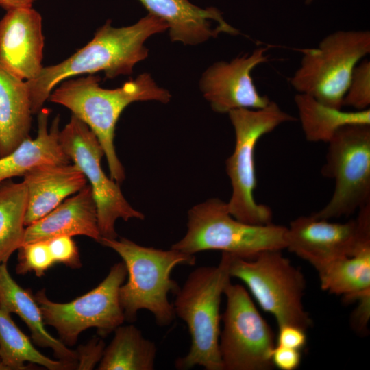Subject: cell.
Returning a JSON list of instances; mask_svg holds the SVG:
<instances>
[{"label":"cell","mask_w":370,"mask_h":370,"mask_svg":"<svg viewBox=\"0 0 370 370\" xmlns=\"http://www.w3.org/2000/svg\"><path fill=\"white\" fill-rule=\"evenodd\" d=\"M167 29L164 21L151 14L123 27H114L111 21H107L93 38L73 55L60 63L43 67L36 77L25 81L32 114H38L52 90L68 78L99 71H103L108 79L131 74L134 66L148 56L145 40Z\"/></svg>","instance_id":"cell-1"},{"label":"cell","mask_w":370,"mask_h":370,"mask_svg":"<svg viewBox=\"0 0 370 370\" xmlns=\"http://www.w3.org/2000/svg\"><path fill=\"white\" fill-rule=\"evenodd\" d=\"M100 80L99 76L93 74L66 79L52 90L49 99L70 110L93 132L104 151L110 178L119 184L125 179L114 147L115 127L121 114L133 102L155 100L166 103L171 96L148 73L139 75L115 89L101 88Z\"/></svg>","instance_id":"cell-2"},{"label":"cell","mask_w":370,"mask_h":370,"mask_svg":"<svg viewBox=\"0 0 370 370\" xmlns=\"http://www.w3.org/2000/svg\"><path fill=\"white\" fill-rule=\"evenodd\" d=\"M99 243L116 252L126 267L128 279L119 289L125 320L136 321L138 310L145 309L153 315L158 325H170L175 315L168 296L175 295L180 288L171 272L178 265H194L195 255L172 248L145 247L123 237L101 238Z\"/></svg>","instance_id":"cell-3"},{"label":"cell","mask_w":370,"mask_h":370,"mask_svg":"<svg viewBox=\"0 0 370 370\" xmlns=\"http://www.w3.org/2000/svg\"><path fill=\"white\" fill-rule=\"evenodd\" d=\"M230 254L222 252L217 266L193 270L175 294V315L184 321L190 336L188 352L175 360V367L187 370L195 366L223 370L219 352L220 305L227 285Z\"/></svg>","instance_id":"cell-4"},{"label":"cell","mask_w":370,"mask_h":370,"mask_svg":"<svg viewBox=\"0 0 370 370\" xmlns=\"http://www.w3.org/2000/svg\"><path fill=\"white\" fill-rule=\"evenodd\" d=\"M286 232V226L273 223L241 222L230 214L227 202L212 198L189 210L187 231L171 248L190 255L220 250L252 259L265 250L285 249Z\"/></svg>","instance_id":"cell-5"},{"label":"cell","mask_w":370,"mask_h":370,"mask_svg":"<svg viewBox=\"0 0 370 370\" xmlns=\"http://www.w3.org/2000/svg\"><path fill=\"white\" fill-rule=\"evenodd\" d=\"M235 133V146L225 162L226 172L232 185L227 208L236 219L248 224L272 223V210L254 199L257 181L254 153L261 137L280 125L296 119L282 110L274 101L260 109L239 108L228 113Z\"/></svg>","instance_id":"cell-6"},{"label":"cell","mask_w":370,"mask_h":370,"mask_svg":"<svg viewBox=\"0 0 370 370\" xmlns=\"http://www.w3.org/2000/svg\"><path fill=\"white\" fill-rule=\"evenodd\" d=\"M231 278L243 281L264 311L278 325H293L307 330L312 320L303 304L306 281L301 270L280 249H268L252 259L230 254Z\"/></svg>","instance_id":"cell-7"},{"label":"cell","mask_w":370,"mask_h":370,"mask_svg":"<svg viewBox=\"0 0 370 370\" xmlns=\"http://www.w3.org/2000/svg\"><path fill=\"white\" fill-rule=\"evenodd\" d=\"M300 66L290 79L297 93L342 109L353 71L370 53V32L338 30L326 36L316 48L301 50Z\"/></svg>","instance_id":"cell-8"},{"label":"cell","mask_w":370,"mask_h":370,"mask_svg":"<svg viewBox=\"0 0 370 370\" xmlns=\"http://www.w3.org/2000/svg\"><path fill=\"white\" fill-rule=\"evenodd\" d=\"M323 176L334 181L330 199L312 214L330 220L348 217L370 203V125L338 129L328 141Z\"/></svg>","instance_id":"cell-9"},{"label":"cell","mask_w":370,"mask_h":370,"mask_svg":"<svg viewBox=\"0 0 370 370\" xmlns=\"http://www.w3.org/2000/svg\"><path fill=\"white\" fill-rule=\"evenodd\" d=\"M126 277L123 262H117L97 286L71 301H52L44 289L38 291L34 298L45 323L56 330L66 345L73 346L84 330L95 328L99 336L105 337L125 321L119 289Z\"/></svg>","instance_id":"cell-10"},{"label":"cell","mask_w":370,"mask_h":370,"mask_svg":"<svg viewBox=\"0 0 370 370\" xmlns=\"http://www.w3.org/2000/svg\"><path fill=\"white\" fill-rule=\"evenodd\" d=\"M219 352L223 370H270L275 345L271 328L259 313L249 293L231 282L224 291Z\"/></svg>","instance_id":"cell-11"},{"label":"cell","mask_w":370,"mask_h":370,"mask_svg":"<svg viewBox=\"0 0 370 370\" xmlns=\"http://www.w3.org/2000/svg\"><path fill=\"white\" fill-rule=\"evenodd\" d=\"M60 144L67 156L84 173L90 186L97 205L98 225L101 238H117V219L125 221L143 220L144 214L134 209L125 198L119 184L107 177L101 160L104 151L89 127L72 115L59 135Z\"/></svg>","instance_id":"cell-12"},{"label":"cell","mask_w":370,"mask_h":370,"mask_svg":"<svg viewBox=\"0 0 370 370\" xmlns=\"http://www.w3.org/2000/svg\"><path fill=\"white\" fill-rule=\"evenodd\" d=\"M370 247V203L356 219L330 222L312 214L293 220L286 232V248L311 265L352 256Z\"/></svg>","instance_id":"cell-13"},{"label":"cell","mask_w":370,"mask_h":370,"mask_svg":"<svg viewBox=\"0 0 370 370\" xmlns=\"http://www.w3.org/2000/svg\"><path fill=\"white\" fill-rule=\"evenodd\" d=\"M267 47H258L250 54L230 62H218L204 73L200 88L212 110L228 113L239 108L260 109L270 103L267 95H260L251 75L258 65L268 61Z\"/></svg>","instance_id":"cell-14"},{"label":"cell","mask_w":370,"mask_h":370,"mask_svg":"<svg viewBox=\"0 0 370 370\" xmlns=\"http://www.w3.org/2000/svg\"><path fill=\"white\" fill-rule=\"evenodd\" d=\"M43 47L39 12L32 7L7 10L0 21V66L20 79H33L43 68Z\"/></svg>","instance_id":"cell-15"},{"label":"cell","mask_w":370,"mask_h":370,"mask_svg":"<svg viewBox=\"0 0 370 370\" xmlns=\"http://www.w3.org/2000/svg\"><path fill=\"white\" fill-rule=\"evenodd\" d=\"M64 235L86 236L97 242L101 238L97 205L88 184L47 214L27 226L23 244L47 241Z\"/></svg>","instance_id":"cell-16"},{"label":"cell","mask_w":370,"mask_h":370,"mask_svg":"<svg viewBox=\"0 0 370 370\" xmlns=\"http://www.w3.org/2000/svg\"><path fill=\"white\" fill-rule=\"evenodd\" d=\"M151 14L168 25L172 41L197 45L224 33L220 27L212 28L215 21L227 34L236 35L238 29L228 24L216 8H201L188 0H138Z\"/></svg>","instance_id":"cell-17"},{"label":"cell","mask_w":370,"mask_h":370,"mask_svg":"<svg viewBox=\"0 0 370 370\" xmlns=\"http://www.w3.org/2000/svg\"><path fill=\"white\" fill-rule=\"evenodd\" d=\"M23 182L27 189L25 227L88 184L82 171L73 162L38 166L27 173Z\"/></svg>","instance_id":"cell-18"},{"label":"cell","mask_w":370,"mask_h":370,"mask_svg":"<svg viewBox=\"0 0 370 370\" xmlns=\"http://www.w3.org/2000/svg\"><path fill=\"white\" fill-rule=\"evenodd\" d=\"M49 114L47 108H42L38 112L36 138L25 139L12 152L0 158V183L14 177H23L38 166L72 163L60 142V117L57 116L48 129Z\"/></svg>","instance_id":"cell-19"},{"label":"cell","mask_w":370,"mask_h":370,"mask_svg":"<svg viewBox=\"0 0 370 370\" xmlns=\"http://www.w3.org/2000/svg\"><path fill=\"white\" fill-rule=\"evenodd\" d=\"M0 309L19 316L27 325L35 344L51 349L60 360L77 367L76 351L69 349L47 332L34 295L31 290L23 288L14 281L8 271L7 263L0 264Z\"/></svg>","instance_id":"cell-20"},{"label":"cell","mask_w":370,"mask_h":370,"mask_svg":"<svg viewBox=\"0 0 370 370\" xmlns=\"http://www.w3.org/2000/svg\"><path fill=\"white\" fill-rule=\"evenodd\" d=\"M32 116L25 81L0 66V158L30 137Z\"/></svg>","instance_id":"cell-21"},{"label":"cell","mask_w":370,"mask_h":370,"mask_svg":"<svg viewBox=\"0 0 370 370\" xmlns=\"http://www.w3.org/2000/svg\"><path fill=\"white\" fill-rule=\"evenodd\" d=\"M323 291L342 295L345 303L370 293V247L354 256L317 262L312 265Z\"/></svg>","instance_id":"cell-22"},{"label":"cell","mask_w":370,"mask_h":370,"mask_svg":"<svg viewBox=\"0 0 370 370\" xmlns=\"http://www.w3.org/2000/svg\"><path fill=\"white\" fill-rule=\"evenodd\" d=\"M301 127L309 142L328 143L341 127L352 124L370 125L369 108L353 112L326 106L312 96L297 93L294 98Z\"/></svg>","instance_id":"cell-23"},{"label":"cell","mask_w":370,"mask_h":370,"mask_svg":"<svg viewBox=\"0 0 370 370\" xmlns=\"http://www.w3.org/2000/svg\"><path fill=\"white\" fill-rule=\"evenodd\" d=\"M105 347L97 369L153 370L157 354L156 344L145 338L135 325H120Z\"/></svg>","instance_id":"cell-24"},{"label":"cell","mask_w":370,"mask_h":370,"mask_svg":"<svg viewBox=\"0 0 370 370\" xmlns=\"http://www.w3.org/2000/svg\"><path fill=\"white\" fill-rule=\"evenodd\" d=\"M27 189L22 181L0 183V264L23 244Z\"/></svg>","instance_id":"cell-25"},{"label":"cell","mask_w":370,"mask_h":370,"mask_svg":"<svg viewBox=\"0 0 370 370\" xmlns=\"http://www.w3.org/2000/svg\"><path fill=\"white\" fill-rule=\"evenodd\" d=\"M0 360L5 370L26 369L25 362L36 364L49 370L75 368L61 360H54L41 354L11 319L10 313L0 309Z\"/></svg>","instance_id":"cell-26"},{"label":"cell","mask_w":370,"mask_h":370,"mask_svg":"<svg viewBox=\"0 0 370 370\" xmlns=\"http://www.w3.org/2000/svg\"><path fill=\"white\" fill-rule=\"evenodd\" d=\"M18 250L16 272L18 275L34 272L36 276L41 277L56 264L47 241L25 243Z\"/></svg>","instance_id":"cell-27"},{"label":"cell","mask_w":370,"mask_h":370,"mask_svg":"<svg viewBox=\"0 0 370 370\" xmlns=\"http://www.w3.org/2000/svg\"><path fill=\"white\" fill-rule=\"evenodd\" d=\"M370 105V62L364 60L354 68L348 88L343 99V106H352L357 110L369 108Z\"/></svg>","instance_id":"cell-28"},{"label":"cell","mask_w":370,"mask_h":370,"mask_svg":"<svg viewBox=\"0 0 370 370\" xmlns=\"http://www.w3.org/2000/svg\"><path fill=\"white\" fill-rule=\"evenodd\" d=\"M47 241L56 264H62L71 269L81 267L79 249L72 236H58Z\"/></svg>","instance_id":"cell-29"},{"label":"cell","mask_w":370,"mask_h":370,"mask_svg":"<svg viewBox=\"0 0 370 370\" xmlns=\"http://www.w3.org/2000/svg\"><path fill=\"white\" fill-rule=\"evenodd\" d=\"M104 349V342L99 338H94L86 345L79 346L75 350L77 356V369H92L100 362Z\"/></svg>","instance_id":"cell-30"},{"label":"cell","mask_w":370,"mask_h":370,"mask_svg":"<svg viewBox=\"0 0 370 370\" xmlns=\"http://www.w3.org/2000/svg\"><path fill=\"white\" fill-rule=\"evenodd\" d=\"M306 332L301 328L293 325H278L275 345L301 350L306 345Z\"/></svg>","instance_id":"cell-31"},{"label":"cell","mask_w":370,"mask_h":370,"mask_svg":"<svg viewBox=\"0 0 370 370\" xmlns=\"http://www.w3.org/2000/svg\"><path fill=\"white\" fill-rule=\"evenodd\" d=\"M301 361V350L275 345L271 353L273 367L280 370H295Z\"/></svg>","instance_id":"cell-32"},{"label":"cell","mask_w":370,"mask_h":370,"mask_svg":"<svg viewBox=\"0 0 370 370\" xmlns=\"http://www.w3.org/2000/svg\"><path fill=\"white\" fill-rule=\"evenodd\" d=\"M358 306L351 316V325L354 330L360 334H366L367 325L370 319V293L360 297Z\"/></svg>","instance_id":"cell-33"},{"label":"cell","mask_w":370,"mask_h":370,"mask_svg":"<svg viewBox=\"0 0 370 370\" xmlns=\"http://www.w3.org/2000/svg\"><path fill=\"white\" fill-rule=\"evenodd\" d=\"M36 0H0V6L6 10L18 8H30Z\"/></svg>","instance_id":"cell-34"},{"label":"cell","mask_w":370,"mask_h":370,"mask_svg":"<svg viewBox=\"0 0 370 370\" xmlns=\"http://www.w3.org/2000/svg\"><path fill=\"white\" fill-rule=\"evenodd\" d=\"M314 0H306L305 2L306 4H309L310 3H312Z\"/></svg>","instance_id":"cell-35"}]
</instances>
